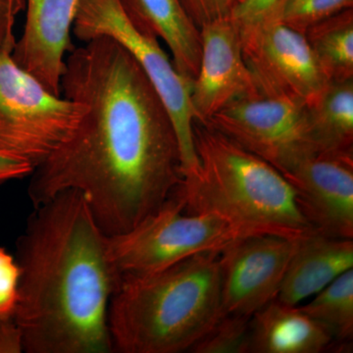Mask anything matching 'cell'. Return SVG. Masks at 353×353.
<instances>
[{"label":"cell","mask_w":353,"mask_h":353,"mask_svg":"<svg viewBox=\"0 0 353 353\" xmlns=\"http://www.w3.org/2000/svg\"><path fill=\"white\" fill-rule=\"evenodd\" d=\"M62 90L85 111L68 138L30 175L32 205L77 190L106 236L128 233L182 183L170 114L138 62L108 37L70 51Z\"/></svg>","instance_id":"obj_1"},{"label":"cell","mask_w":353,"mask_h":353,"mask_svg":"<svg viewBox=\"0 0 353 353\" xmlns=\"http://www.w3.org/2000/svg\"><path fill=\"white\" fill-rule=\"evenodd\" d=\"M16 255L24 352H113L108 309L121 276L83 194L64 190L34 208Z\"/></svg>","instance_id":"obj_2"},{"label":"cell","mask_w":353,"mask_h":353,"mask_svg":"<svg viewBox=\"0 0 353 353\" xmlns=\"http://www.w3.org/2000/svg\"><path fill=\"white\" fill-rule=\"evenodd\" d=\"M222 316L220 252L122 276L108 309L113 352H190Z\"/></svg>","instance_id":"obj_3"},{"label":"cell","mask_w":353,"mask_h":353,"mask_svg":"<svg viewBox=\"0 0 353 353\" xmlns=\"http://www.w3.org/2000/svg\"><path fill=\"white\" fill-rule=\"evenodd\" d=\"M199 169L176 189L190 214L213 213L252 234L314 233L284 176L208 124L194 122Z\"/></svg>","instance_id":"obj_4"},{"label":"cell","mask_w":353,"mask_h":353,"mask_svg":"<svg viewBox=\"0 0 353 353\" xmlns=\"http://www.w3.org/2000/svg\"><path fill=\"white\" fill-rule=\"evenodd\" d=\"M72 32L83 43L108 37L134 57L170 114L180 146L183 176L196 173L192 83L179 74L157 37L132 18L122 0H81Z\"/></svg>","instance_id":"obj_5"},{"label":"cell","mask_w":353,"mask_h":353,"mask_svg":"<svg viewBox=\"0 0 353 353\" xmlns=\"http://www.w3.org/2000/svg\"><path fill=\"white\" fill-rule=\"evenodd\" d=\"M255 236L213 213L190 214L178 192L128 233L108 236V255L121 277L152 273L203 252H221Z\"/></svg>","instance_id":"obj_6"},{"label":"cell","mask_w":353,"mask_h":353,"mask_svg":"<svg viewBox=\"0 0 353 353\" xmlns=\"http://www.w3.org/2000/svg\"><path fill=\"white\" fill-rule=\"evenodd\" d=\"M12 51H0V150L36 168L68 138L85 106L50 92L16 63Z\"/></svg>","instance_id":"obj_7"},{"label":"cell","mask_w":353,"mask_h":353,"mask_svg":"<svg viewBox=\"0 0 353 353\" xmlns=\"http://www.w3.org/2000/svg\"><path fill=\"white\" fill-rule=\"evenodd\" d=\"M208 124L281 174L320 152L311 134L307 108L282 97L259 92L245 95L221 109Z\"/></svg>","instance_id":"obj_8"},{"label":"cell","mask_w":353,"mask_h":353,"mask_svg":"<svg viewBox=\"0 0 353 353\" xmlns=\"http://www.w3.org/2000/svg\"><path fill=\"white\" fill-rule=\"evenodd\" d=\"M243 58L260 94L311 105L330 83L303 32L270 21L240 29Z\"/></svg>","instance_id":"obj_9"},{"label":"cell","mask_w":353,"mask_h":353,"mask_svg":"<svg viewBox=\"0 0 353 353\" xmlns=\"http://www.w3.org/2000/svg\"><path fill=\"white\" fill-rule=\"evenodd\" d=\"M299 240L256 234L239 239L223 250L220 252L223 314L252 317L277 299Z\"/></svg>","instance_id":"obj_10"},{"label":"cell","mask_w":353,"mask_h":353,"mask_svg":"<svg viewBox=\"0 0 353 353\" xmlns=\"http://www.w3.org/2000/svg\"><path fill=\"white\" fill-rule=\"evenodd\" d=\"M315 232L353 240V150H322L282 174Z\"/></svg>","instance_id":"obj_11"},{"label":"cell","mask_w":353,"mask_h":353,"mask_svg":"<svg viewBox=\"0 0 353 353\" xmlns=\"http://www.w3.org/2000/svg\"><path fill=\"white\" fill-rule=\"evenodd\" d=\"M201 59L192 85L190 104L196 122L209 120L228 104L259 92L245 61L241 30L231 18L202 25Z\"/></svg>","instance_id":"obj_12"},{"label":"cell","mask_w":353,"mask_h":353,"mask_svg":"<svg viewBox=\"0 0 353 353\" xmlns=\"http://www.w3.org/2000/svg\"><path fill=\"white\" fill-rule=\"evenodd\" d=\"M81 0H25L26 21L12 57L50 92L61 95L65 55Z\"/></svg>","instance_id":"obj_13"},{"label":"cell","mask_w":353,"mask_h":353,"mask_svg":"<svg viewBox=\"0 0 353 353\" xmlns=\"http://www.w3.org/2000/svg\"><path fill=\"white\" fill-rule=\"evenodd\" d=\"M353 269V240L314 232L301 238L290 259L278 301L299 305Z\"/></svg>","instance_id":"obj_14"},{"label":"cell","mask_w":353,"mask_h":353,"mask_svg":"<svg viewBox=\"0 0 353 353\" xmlns=\"http://www.w3.org/2000/svg\"><path fill=\"white\" fill-rule=\"evenodd\" d=\"M333 336L299 305L270 301L250 319V353H321Z\"/></svg>","instance_id":"obj_15"},{"label":"cell","mask_w":353,"mask_h":353,"mask_svg":"<svg viewBox=\"0 0 353 353\" xmlns=\"http://www.w3.org/2000/svg\"><path fill=\"white\" fill-rule=\"evenodd\" d=\"M132 18L171 51L176 71L194 83L201 59V29L190 17L181 0H122Z\"/></svg>","instance_id":"obj_16"},{"label":"cell","mask_w":353,"mask_h":353,"mask_svg":"<svg viewBox=\"0 0 353 353\" xmlns=\"http://www.w3.org/2000/svg\"><path fill=\"white\" fill-rule=\"evenodd\" d=\"M313 141L322 150H353V79L330 82L307 106Z\"/></svg>","instance_id":"obj_17"},{"label":"cell","mask_w":353,"mask_h":353,"mask_svg":"<svg viewBox=\"0 0 353 353\" xmlns=\"http://www.w3.org/2000/svg\"><path fill=\"white\" fill-rule=\"evenodd\" d=\"M330 82L353 79V10L341 11L304 32Z\"/></svg>","instance_id":"obj_18"},{"label":"cell","mask_w":353,"mask_h":353,"mask_svg":"<svg viewBox=\"0 0 353 353\" xmlns=\"http://www.w3.org/2000/svg\"><path fill=\"white\" fill-rule=\"evenodd\" d=\"M305 314L322 325L334 343L350 345L353 336V269L341 274L304 305Z\"/></svg>","instance_id":"obj_19"},{"label":"cell","mask_w":353,"mask_h":353,"mask_svg":"<svg viewBox=\"0 0 353 353\" xmlns=\"http://www.w3.org/2000/svg\"><path fill=\"white\" fill-rule=\"evenodd\" d=\"M250 319L246 316L223 314L190 352L250 353Z\"/></svg>","instance_id":"obj_20"},{"label":"cell","mask_w":353,"mask_h":353,"mask_svg":"<svg viewBox=\"0 0 353 353\" xmlns=\"http://www.w3.org/2000/svg\"><path fill=\"white\" fill-rule=\"evenodd\" d=\"M352 6L353 0H285L277 21L304 34L313 25Z\"/></svg>","instance_id":"obj_21"},{"label":"cell","mask_w":353,"mask_h":353,"mask_svg":"<svg viewBox=\"0 0 353 353\" xmlns=\"http://www.w3.org/2000/svg\"><path fill=\"white\" fill-rule=\"evenodd\" d=\"M20 268L12 255L0 248V320L13 317L19 296Z\"/></svg>","instance_id":"obj_22"},{"label":"cell","mask_w":353,"mask_h":353,"mask_svg":"<svg viewBox=\"0 0 353 353\" xmlns=\"http://www.w3.org/2000/svg\"><path fill=\"white\" fill-rule=\"evenodd\" d=\"M285 0H241L232 12V20L240 29L277 21Z\"/></svg>","instance_id":"obj_23"},{"label":"cell","mask_w":353,"mask_h":353,"mask_svg":"<svg viewBox=\"0 0 353 353\" xmlns=\"http://www.w3.org/2000/svg\"><path fill=\"white\" fill-rule=\"evenodd\" d=\"M197 27L222 18H229L241 0H181Z\"/></svg>","instance_id":"obj_24"},{"label":"cell","mask_w":353,"mask_h":353,"mask_svg":"<svg viewBox=\"0 0 353 353\" xmlns=\"http://www.w3.org/2000/svg\"><path fill=\"white\" fill-rule=\"evenodd\" d=\"M34 167L23 158L0 150V185L31 175Z\"/></svg>","instance_id":"obj_25"},{"label":"cell","mask_w":353,"mask_h":353,"mask_svg":"<svg viewBox=\"0 0 353 353\" xmlns=\"http://www.w3.org/2000/svg\"><path fill=\"white\" fill-rule=\"evenodd\" d=\"M24 352L22 332L14 317L0 320V353Z\"/></svg>","instance_id":"obj_26"},{"label":"cell","mask_w":353,"mask_h":353,"mask_svg":"<svg viewBox=\"0 0 353 353\" xmlns=\"http://www.w3.org/2000/svg\"><path fill=\"white\" fill-rule=\"evenodd\" d=\"M16 15L13 0H0V51L15 46L13 26Z\"/></svg>","instance_id":"obj_27"},{"label":"cell","mask_w":353,"mask_h":353,"mask_svg":"<svg viewBox=\"0 0 353 353\" xmlns=\"http://www.w3.org/2000/svg\"><path fill=\"white\" fill-rule=\"evenodd\" d=\"M14 6H15L16 13H19L23 9H25V0H13Z\"/></svg>","instance_id":"obj_28"}]
</instances>
